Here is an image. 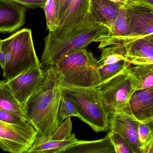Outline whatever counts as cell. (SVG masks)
<instances>
[{"mask_svg":"<svg viewBox=\"0 0 153 153\" xmlns=\"http://www.w3.org/2000/svg\"><path fill=\"white\" fill-rule=\"evenodd\" d=\"M7 55L2 46L1 39H0V67L3 70L7 61Z\"/></svg>","mask_w":153,"mask_h":153,"instance_id":"29","label":"cell"},{"mask_svg":"<svg viewBox=\"0 0 153 153\" xmlns=\"http://www.w3.org/2000/svg\"><path fill=\"white\" fill-rule=\"evenodd\" d=\"M100 64L87 48L76 49L63 56L54 68L57 81L61 88H88L101 83Z\"/></svg>","mask_w":153,"mask_h":153,"instance_id":"3","label":"cell"},{"mask_svg":"<svg viewBox=\"0 0 153 153\" xmlns=\"http://www.w3.org/2000/svg\"><path fill=\"white\" fill-rule=\"evenodd\" d=\"M2 46L10 52L9 63L4 68L3 76L9 79L36 67H41L34 46L32 31L27 28L17 31L10 37L1 39Z\"/></svg>","mask_w":153,"mask_h":153,"instance_id":"5","label":"cell"},{"mask_svg":"<svg viewBox=\"0 0 153 153\" xmlns=\"http://www.w3.org/2000/svg\"><path fill=\"white\" fill-rule=\"evenodd\" d=\"M73 0H59V18L61 17ZM60 21V20H59Z\"/></svg>","mask_w":153,"mask_h":153,"instance_id":"30","label":"cell"},{"mask_svg":"<svg viewBox=\"0 0 153 153\" xmlns=\"http://www.w3.org/2000/svg\"><path fill=\"white\" fill-rule=\"evenodd\" d=\"M25 7L27 9L41 8L44 9L46 0H10Z\"/></svg>","mask_w":153,"mask_h":153,"instance_id":"27","label":"cell"},{"mask_svg":"<svg viewBox=\"0 0 153 153\" xmlns=\"http://www.w3.org/2000/svg\"><path fill=\"white\" fill-rule=\"evenodd\" d=\"M144 1L150 3V4H153V0H144Z\"/></svg>","mask_w":153,"mask_h":153,"instance_id":"32","label":"cell"},{"mask_svg":"<svg viewBox=\"0 0 153 153\" xmlns=\"http://www.w3.org/2000/svg\"><path fill=\"white\" fill-rule=\"evenodd\" d=\"M108 118L110 130L120 134L133 153H139L138 128L140 122L132 114L129 104L110 114Z\"/></svg>","mask_w":153,"mask_h":153,"instance_id":"11","label":"cell"},{"mask_svg":"<svg viewBox=\"0 0 153 153\" xmlns=\"http://www.w3.org/2000/svg\"><path fill=\"white\" fill-rule=\"evenodd\" d=\"M139 153H153V126L140 122L138 128Z\"/></svg>","mask_w":153,"mask_h":153,"instance_id":"22","label":"cell"},{"mask_svg":"<svg viewBox=\"0 0 153 153\" xmlns=\"http://www.w3.org/2000/svg\"><path fill=\"white\" fill-rule=\"evenodd\" d=\"M125 71L133 79L136 91L153 87V64L130 65Z\"/></svg>","mask_w":153,"mask_h":153,"instance_id":"20","label":"cell"},{"mask_svg":"<svg viewBox=\"0 0 153 153\" xmlns=\"http://www.w3.org/2000/svg\"><path fill=\"white\" fill-rule=\"evenodd\" d=\"M111 1L116 3L120 7H124L127 5L129 0H110Z\"/></svg>","mask_w":153,"mask_h":153,"instance_id":"31","label":"cell"},{"mask_svg":"<svg viewBox=\"0 0 153 153\" xmlns=\"http://www.w3.org/2000/svg\"><path fill=\"white\" fill-rule=\"evenodd\" d=\"M62 88L63 94L68 97L76 106L79 114L78 118L96 132L108 130V114L96 87Z\"/></svg>","mask_w":153,"mask_h":153,"instance_id":"4","label":"cell"},{"mask_svg":"<svg viewBox=\"0 0 153 153\" xmlns=\"http://www.w3.org/2000/svg\"><path fill=\"white\" fill-rule=\"evenodd\" d=\"M36 137V131L28 122L9 123L0 120V149L3 151L27 153Z\"/></svg>","mask_w":153,"mask_h":153,"instance_id":"7","label":"cell"},{"mask_svg":"<svg viewBox=\"0 0 153 153\" xmlns=\"http://www.w3.org/2000/svg\"><path fill=\"white\" fill-rule=\"evenodd\" d=\"M59 0H46L44 10L49 32L56 30L59 23Z\"/></svg>","mask_w":153,"mask_h":153,"instance_id":"23","label":"cell"},{"mask_svg":"<svg viewBox=\"0 0 153 153\" xmlns=\"http://www.w3.org/2000/svg\"><path fill=\"white\" fill-rule=\"evenodd\" d=\"M108 114L126 105L136 91L131 77L125 70L96 86Z\"/></svg>","mask_w":153,"mask_h":153,"instance_id":"6","label":"cell"},{"mask_svg":"<svg viewBox=\"0 0 153 153\" xmlns=\"http://www.w3.org/2000/svg\"><path fill=\"white\" fill-rule=\"evenodd\" d=\"M109 30L97 22L88 12L77 24L62 30L49 32L45 38V48L41 58L43 68L54 67L68 53L81 48H87L97 38Z\"/></svg>","mask_w":153,"mask_h":153,"instance_id":"1","label":"cell"},{"mask_svg":"<svg viewBox=\"0 0 153 153\" xmlns=\"http://www.w3.org/2000/svg\"><path fill=\"white\" fill-rule=\"evenodd\" d=\"M46 69L45 82L29 98L25 107L28 122L34 128L39 137L51 136L63 122L59 116L63 91L58 84L54 68Z\"/></svg>","mask_w":153,"mask_h":153,"instance_id":"2","label":"cell"},{"mask_svg":"<svg viewBox=\"0 0 153 153\" xmlns=\"http://www.w3.org/2000/svg\"><path fill=\"white\" fill-rule=\"evenodd\" d=\"M124 45L131 65L153 64V35L134 39Z\"/></svg>","mask_w":153,"mask_h":153,"instance_id":"13","label":"cell"},{"mask_svg":"<svg viewBox=\"0 0 153 153\" xmlns=\"http://www.w3.org/2000/svg\"><path fill=\"white\" fill-rule=\"evenodd\" d=\"M27 8L10 0H0V32L10 33L26 23Z\"/></svg>","mask_w":153,"mask_h":153,"instance_id":"12","label":"cell"},{"mask_svg":"<svg viewBox=\"0 0 153 153\" xmlns=\"http://www.w3.org/2000/svg\"><path fill=\"white\" fill-rule=\"evenodd\" d=\"M121 7L110 0H90V12L95 19L109 29L113 26Z\"/></svg>","mask_w":153,"mask_h":153,"instance_id":"16","label":"cell"},{"mask_svg":"<svg viewBox=\"0 0 153 153\" xmlns=\"http://www.w3.org/2000/svg\"><path fill=\"white\" fill-rule=\"evenodd\" d=\"M47 76V69L41 66L6 79L18 101L25 108L29 98L44 84Z\"/></svg>","mask_w":153,"mask_h":153,"instance_id":"10","label":"cell"},{"mask_svg":"<svg viewBox=\"0 0 153 153\" xmlns=\"http://www.w3.org/2000/svg\"><path fill=\"white\" fill-rule=\"evenodd\" d=\"M135 38L129 29L124 7H121L120 13L113 26L109 32L97 38L95 42H99L100 50L114 45L125 44Z\"/></svg>","mask_w":153,"mask_h":153,"instance_id":"15","label":"cell"},{"mask_svg":"<svg viewBox=\"0 0 153 153\" xmlns=\"http://www.w3.org/2000/svg\"><path fill=\"white\" fill-rule=\"evenodd\" d=\"M72 128L71 119L67 118L51 136L36 137L27 153H65L79 140L75 133H71Z\"/></svg>","mask_w":153,"mask_h":153,"instance_id":"9","label":"cell"},{"mask_svg":"<svg viewBox=\"0 0 153 153\" xmlns=\"http://www.w3.org/2000/svg\"><path fill=\"white\" fill-rule=\"evenodd\" d=\"M116 153H133L126 140L117 132L110 131L108 132Z\"/></svg>","mask_w":153,"mask_h":153,"instance_id":"26","label":"cell"},{"mask_svg":"<svg viewBox=\"0 0 153 153\" xmlns=\"http://www.w3.org/2000/svg\"><path fill=\"white\" fill-rule=\"evenodd\" d=\"M131 64L128 62L121 60L105 66L100 65L98 69V72L101 83L124 71Z\"/></svg>","mask_w":153,"mask_h":153,"instance_id":"24","label":"cell"},{"mask_svg":"<svg viewBox=\"0 0 153 153\" xmlns=\"http://www.w3.org/2000/svg\"><path fill=\"white\" fill-rule=\"evenodd\" d=\"M124 8L129 29L135 39L153 35V4L144 0H130Z\"/></svg>","mask_w":153,"mask_h":153,"instance_id":"8","label":"cell"},{"mask_svg":"<svg viewBox=\"0 0 153 153\" xmlns=\"http://www.w3.org/2000/svg\"><path fill=\"white\" fill-rule=\"evenodd\" d=\"M59 116L62 121L72 116L79 118L78 110L75 104L68 97L62 95L59 109Z\"/></svg>","mask_w":153,"mask_h":153,"instance_id":"25","label":"cell"},{"mask_svg":"<svg viewBox=\"0 0 153 153\" xmlns=\"http://www.w3.org/2000/svg\"><path fill=\"white\" fill-rule=\"evenodd\" d=\"M102 53L99 62L101 66L112 64L121 60L129 61L126 58L124 44L114 45L101 49Z\"/></svg>","mask_w":153,"mask_h":153,"instance_id":"21","label":"cell"},{"mask_svg":"<svg viewBox=\"0 0 153 153\" xmlns=\"http://www.w3.org/2000/svg\"><path fill=\"white\" fill-rule=\"evenodd\" d=\"M89 10L90 0H73L60 18L59 27L56 30H62L77 24L85 17Z\"/></svg>","mask_w":153,"mask_h":153,"instance_id":"17","label":"cell"},{"mask_svg":"<svg viewBox=\"0 0 153 153\" xmlns=\"http://www.w3.org/2000/svg\"><path fill=\"white\" fill-rule=\"evenodd\" d=\"M65 153H114L115 151L108 133L103 138L97 140H78Z\"/></svg>","mask_w":153,"mask_h":153,"instance_id":"18","label":"cell"},{"mask_svg":"<svg viewBox=\"0 0 153 153\" xmlns=\"http://www.w3.org/2000/svg\"><path fill=\"white\" fill-rule=\"evenodd\" d=\"M0 109L15 114L28 122L25 108L18 101L6 79L0 80Z\"/></svg>","mask_w":153,"mask_h":153,"instance_id":"19","label":"cell"},{"mask_svg":"<svg viewBox=\"0 0 153 153\" xmlns=\"http://www.w3.org/2000/svg\"><path fill=\"white\" fill-rule=\"evenodd\" d=\"M0 120L9 123H19L24 121L16 114L1 109H0Z\"/></svg>","mask_w":153,"mask_h":153,"instance_id":"28","label":"cell"},{"mask_svg":"<svg viewBox=\"0 0 153 153\" xmlns=\"http://www.w3.org/2000/svg\"><path fill=\"white\" fill-rule=\"evenodd\" d=\"M128 104L137 120L153 126V87L136 91L130 98Z\"/></svg>","mask_w":153,"mask_h":153,"instance_id":"14","label":"cell"}]
</instances>
